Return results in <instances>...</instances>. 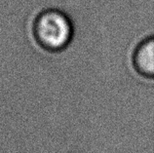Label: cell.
<instances>
[{
	"instance_id": "cell-1",
	"label": "cell",
	"mask_w": 154,
	"mask_h": 153,
	"mask_svg": "<svg viewBox=\"0 0 154 153\" xmlns=\"http://www.w3.org/2000/svg\"><path fill=\"white\" fill-rule=\"evenodd\" d=\"M34 36L44 49L60 51L66 48L73 34V26L63 12L49 9L38 15L34 23Z\"/></svg>"
},
{
	"instance_id": "cell-2",
	"label": "cell",
	"mask_w": 154,
	"mask_h": 153,
	"mask_svg": "<svg viewBox=\"0 0 154 153\" xmlns=\"http://www.w3.org/2000/svg\"><path fill=\"white\" fill-rule=\"evenodd\" d=\"M134 63L140 74L154 79V36L139 44L134 54Z\"/></svg>"
}]
</instances>
